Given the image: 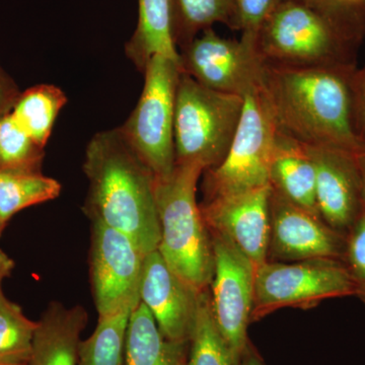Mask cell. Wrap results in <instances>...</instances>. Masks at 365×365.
I'll list each match as a JSON object with an SVG mask.
<instances>
[{
	"label": "cell",
	"mask_w": 365,
	"mask_h": 365,
	"mask_svg": "<svg viewBox=\"0 0 365 365\" xmlns=\"http://www.w3.org/2000/svg\"><path fill=\"white\" fill-rule=\"evenodd\" d=\"M38 322L24 314L16 302L0 295V364L28 365Z\"/></svg>",
	"instance_id": "obj_24"
},
{
	"label": "cell",
	"mask_w": 365,
	"mask_h": 365,
	"mask_svg": "<svg viewBox=\"0 0 365 365\" xmlns=\"http://www.w3.org/2000/svg\"><path fill=\"white\" fill-rule=\"evenodd\" d=\"M200 292L175 273L158 250L146 255L140 302L168 340L189 342Z\"/></svg>",
	"instance_id": "obj_15"
},
{
	"label": "cell",
	"mask_w": 365,
	"mask_h": 365,
	"mask_svg": "<svg viewBox=\"0 0 365 365\" xmlns=\"http://www.w3.org/2000/svg\"><path fill=\"white\" fill-rule=\"evenodd\" d=\"M66 103L63 91L52 85H40L19 96L11 113L33 140L44 148Z\"/></svg>",
	"instance_id": "obj_22"
},
{
	"label": "cell",
	"mask_w": 365,
	"mask_h": 365,
	"mask_svg": "<svg viewBox=\"0 0 365 365\" xmlns=\"http://www.w3.org/2000/svg\"><path fill=\"white\" fill-rule=\"evenodd\" d=\"M244 103L242 96L210 90L182 71L175 107L176 163L217 167L234 140Z\"/></svg>",
	"instance_id": "obj_5"
},
{
	"label": "cell",
	"mask_w": 365,
	"mask_h": 365,
	"mask_svg": "<svg viewBox=\"0 0 365 365\" xmlns=\"http://www.w3.org/2000/svg\"><path fill=\"white\" fill-rule=\"evenodd\" d=\"M145 256L123 232L91 222L88 264L98 319L132 311L140 302Z\"/></svg>",
	"instance_id": "obj_9"
},
{
	"label": "cell",
	"mask_w": 365,
	"mask_h": 365,
	"mask_svg": "<svg viewBox=\"0 0 365 365\" xmlns=\"http://www.w3.org/2000/svg\"><path fill=\"white\" fill-rule=\"evenodd\" d=\"M44 148L14 119L11 113L0 117V170H41Z\"/></svg>",
	"instance_id": "obj_26"
},
{
	"label": "cell",
	"mask_w": 365,
	"mask_h": 365,
	"mask_svg": "<svg viewBox=\"0 0 365 365\" xmlns=\"http://www.w3.org/2000/svg\"><path fill=\"white\" fill-rule=\"evenodd\" d=\"M170 7L178 51L215 24L239 31L234 0H170Z\"/></svg>",
	"instance_id": "obj_20"
},
{
	"label": "cell",
	"mask_w": 365,
	"mask_h": 365,
	"mask_svg": "<svg viewBox=\"0 0 365 365\" xmlns=\"http://www.w3.org/2000/svg\"><path fill=\"white\" fill-rule=\"evenodd\" d=\"M357 1H365V0H357Z\"/></svg>",
	"instance_id": "obj_36"
},
{
	"label": "cell",
	"mask_w": 365,
	"mask_h": 365,
	"mask_svg": "<svg viewBox=\"0 0 365 365\" xmlns=\"http://www.w3.org/2000/svg\"><path fill=\"white\" fill-rule=\"evenodd\" d=\"M269 184L290 202L319 216L316 202V170L311 153L304 144L278 130L269 169Z\"/></svg>",
	"instance_id": "obj_17"
},
{
	"label": "cell",
	"mask_w": 365,
	"mask_h": 365,
	"mask_svg": "<svg viewBox=\"0 0 365 365\" xmlns=\"http://www.w3.org/2000/svg\"><path fill=\"white\" fill-rule=\"evenodd\" d=\"M239 365H267L258 352L257 348L255 347L253 343L249 341L244 352L242 353L241 359H240Z\"/></svg>",
	"instance_id": "obj_31"
},
{
	"label": "cell",
	"mask_w": 365,
	"mask_h": 365,
	"mask_svg": "<svg viewBox=\"0 0 365 365\" xmlns=\"http://www.w3.org/2000/svg\"><path fill=\"white\" fill-rule=\"evenodd\" d=\"M239 362L216 325L209 288L203 290L199 294L190 335L187 365H239Z\"/></svg>",
	"instance_id": "obj_23"
},
{
	"label": "cell",
	"mask_w": 365,
	"mask_h": 365,
	"mask_svg": "<svg viewBox=\"0 0 365 365\" xmlns=\"http://www.w3.org/2000/svg\"><path fill=\"white\" fill-rule=\"evenodd\" d=\"M83 172L88 181L83 212L91 222L123 232L145 255L158 250L160 230L155 176L121 128L98 132L91 139Z\"/></svg>",
	"instance_id": "obj_2"
},
{
	"label": "cell",
	"mask_w": 365,
	"mask_h": 365,
	"mask_svg": "<svg viewBox=\"0 0 365 365\" xmlns=\"http://www.w3.org/2000/svg\"><path fill=\"white\" fill-rule=\"evenodd\" d=\"M0 365H4V364H0Z\"/></svg>",
	"instance_id": "obj_37"
},
{
	"label": "cell",
	"mask_w": 365,
	"mask_h": 365,
	"mask_svg": "<svg viewBox=\"0 0 365 365\" xmlns=\"http://www.w3.org/2000/svg\"><path fill=\"white\" fill-rule=\"evenodd\" d=\"M201 165L176 163L169 176L155 178L160 240L158 251L170 268L198 292L208 289L213 276V249L197 202Z\"/></svg>",
	"instance_id": "obj_4"
},
{
	"label": "cell",
	"mask_w": 365,
	"mask_h": 365,
	"mask_svg": "<svg viewBox=\"0 0 365 365\" xmlns=\"http://www.w3.org/2000/svg\"><path fill=\"white\" fill-rule=\"evenodd\" d=\"M353 109L355 130L365 144V61L362 66H357L353 76Z\"/></svg>",
	"instance_id": "obj_29"
},
{
	"label": "cell",
	"mask_w": 365,
	"mask_h": 365,
	"mask_svg": "<svg viewBox=\"0 0 365 365\" xmlns=\"http://www.w3.org/2000/svg\"><path fill=\"white\" fill-rule=\"evenodd\" d=\"M271 186L200 203L209 232L232 242L256 267L267 261Z\"/></svg>",
	"instance_id": "obj_13"
},
{
	"label": "cell",
	"mask_w": 365,
	"mask_h": 365,
	"mask_svg": "<svg viewBox=\"0 0 365 365\" xmlns=\"http://www.w3.org/2000/svg\"><path fill=\"white\" fill-rule=\"evenodd\" d=\"M307 148L316 170L319 217L346 235L364 209L357 155L332 148Z\"/></svg>",
	"instance_id": "obj_14"
},
{
	"label": "cell",
	"mask_w": 365,
	"mask_h": 365,
	"mask_svg": "<svg viewBox=\"0 0 365 365\" xmlns=\"http://www.w3.org/2000/svg\"><path fill=\"white\" fill-rule=\"evenodd\" d=\"M131 311L98 319V325L78 348V365H124L127 326Z\"/></svg>",
	"instance_id": "obj_25"
},
{
	"label": "cell",
	"mask_w": 365,
	"mask_h": 365,
	"mask_svg": "<svg viewBox=\"0 0 365 365\" xmlns=\"http://www.w3.org/2000/svg\"><path fill=\"white\" fill-rule=\"evenodd\" d=\"M137 28L126 44V55L139 71L155 55L180 62L170 24V0H138Z\"/></svg>",
	"instance_id": "obj_19"
},
{
	"label": "cell",
	"mask_w": 365,
	"mask_h": 365,
	"mask_svg": "<svg viewBox=\"0 0 365 365\" xmlns=\"http://www.w3.org/2000/svg\"><path fill=\"white\" fill-rule=\"evenodd\" d=\"M345 248V235L271 188L267 261H342Z\"/></svg>",
	"instance_id": "obj_12"
},
{
	"label": "cell",
	"mask_w": 365,
	"mask_h": 365,
	"mask_svg": "<svg viewBox=\"0 0 365 365\" xmlns=\"http://www.w3.org/2000/svg\"><path fill=\"white\" fill-rule=\"evenodd\" d=\"M241 120L227 157L206 170L204 200L268 186L276 129L259 86L244 96Z\"/></svg>",
	"instance_id": "obj_8"
},
{
	"label": "cell",
	"mask_w": 365,
	"mask_h": 365,
	"mask_svg": "<svg viewBox=\"0 0 365 365\" xmlns=\"http://www.w3.org/2000/svg\"><path fill=\"white\" fill-rule=\"evenodd\" d=\"M6 225L1 220H0V237H1L2 232H4V228H6Z\"/></svg>",
	"instance_id": "obj_35"
},
{
	"label": "cell",
	"mask_w": 365,
	"mask_h": 365,
	"mask_svg": "<svg viewBox=\"0 0 365 365\" xmlns=\"http://www.w3.org/2000/svg\"><path fill=\"white\" fill-rule=\"evenodd\" d=\"M357 163H359L360 177H361L362 184V198L365 207V150L356 155Z\"/></svg>",
	"instance_id": "obj_33"
},
{
	"label": "cell",
	"mask_w": 365,
	"mask_h": 365,
	"mask_svg": "<svg viewBox=\"0 0 365 365\" xmlns=\"http://www.w3.org/2000/svg\"><path fill=\"white\" fill-rule=\"evenodd\" d=\"M211 309L220 333L239 360L249 343L248 327L254 307L256 266L232 242L213 232Z\"/></svg>",
	"instance_id": "obj_10"
},
{
	"label": "cell",
	"mask_w": 365,
	"mask_h": 365,
	"mask_svg": "<svg viewBox=\"0 0 365 365\" xmlns=\"http://www.w3.org/2000/svg\"><path fill=\"white\" fill-rule=\"evenodd\" d=\"M61 185L41 170H0V220L6 225L23 209L54 200Z\"/></svg>",
	"instance_id": "obj_21"
},
{
	"label": "cell",
	"mask_w": 365,
	"mask_h": 365,
	"mask_svg": "<svg viewBox=\"0 0 365 365\" xmlns=\"http://www.w3.org/2000/svg\"><path fill=\"white\" fill-rule=\"evenodd\" d=\"M364 39L365 1L283 0L262 26L256 50L269 66H357Z\"/></svg>",
	"instance_id": "obj_3"
},
{
	"label": "cell",
	"mask_w": 365,
	"mask_h": 365,
	"mask_svg": "<svg viewBox=\"0 0 365 365\" xmlns=\"http://www.w3.org/2000/svg\"><path fill=\"white\" fill-rule=\"evenodd\" d=\"M304 1L322 4V6H332V4H340V2L345 1V0H304Z\"/></svg>",
	"instance_id": "obj_34"
},
{
	"label": "cell",
	"mask_w": 365,
	"mask_h": 365,
	"mask_svg": "<svg viewBox=\"0 0 365 365\" xmlns=\"http://www.w3.org/2000/svg\"><path fill=\"white\" fill-rule=\"evenodd\" d=\"M346 297H354V288L343 261H266L256 269L252 323L285 307L309 309Z\"/></svg>",
	"instance_id": "obj_7"
},
{
	"label": "cell",
	"mask_w": 365,
	"mask_h": 365,
	"mask_svg": "<svg viewBox=\"0 0 365 365\" xmlns=\"http://www.w3.org/2000/svg\"><path fill=\"white\" fill-rule=\"evenodd\" d=\"M180 66L210 90L244 97L260 85L263 62L254 46L203 31L179 51Z\"/></svg>",
	"instance_id": "obj_11"
},
{
	"label": "cell",
	"mask_w": 365,
	"mask_h": 365,
	"mask_svg": "<svg viewBox=\"0 0 365 365\" xmlns=\"http://www.w3.org/2000/svg\"><path fill=\"white\" fill-rule=\"evenodd\" d=\"M356 68L263 63L259 90L277 130L309 148L364 151L353 109Z\"/></svg>",
	"instance_id": "obj_1"
},
{
	"label": "cell",
	"mask_w": 365,
	"mask_h": 365,
	"mask_svg": "<svg viewBox=\"0 0 365 365\" xmlns=\"http://www.w3.org/2000/svg\"><path fill=\"white\" fill-rule=\"evenodd\" d=\"M14 269V261L11 257L0 249V295L2 292V283L11 275Z\"/></svg>",
	"instance_id": "obj_32"
},
{
	"label": "cell",
	"mask_w": 365,
	"mask_h": 365,
	"mask_svg": "<svg viewBox=\"0 0 365 365\" xmlns=\"http://www.w3.org/2000/svg\"><path fill=\"white\" fill-rule=\"evenodd\" d=\"M19 96L13 81L0 68V117L11 113Z\"/></svg>",
	"instance_id": "obj_30"
},
{
	"label": "cell",
	"mask_w": 365,
	"mask_h": 365,
	"mask_svg": "<svg viewBox=\"0 0 365 365\" xmlns=\"http://www.w3.org/2000/svg\"><path fill=\"white\" fill-rule=\"evenodd\" d=\"M343 263L351 278L354 297L365 307V207L346 235Z\"/></svg>",
	"instance_id": "obj_27"
},
{
	"label": "cell",
	"mask_w": 365,
	"mask_h": 365,
	"mask_svg": "<svg viewBox=\"0 0 365 365\" xmlns=\"http://www.w3.org/2000/svg\"><path fill=\"white\" fill-rule=\"evenodd\" d=\"M241 40L256 48L262 26L283 0H234Z\"/></svg>",
	"instance_id": "obj_28"
},
{
	"label": "cell",
	"mask_w": 365,
	"mask_h": 365,
	"mask_svg": "<svg viewBox=\"0 0 365 365\" xmlns=\"http://www.w3.org/2000/svg\"><path fill=\"white\" fill-rule=\"evenodd\" d=\"M86 324L85 307L51 302L38 322L28 365H78L81 336Z\"/></svg>",
	"instance_id": "obj_16"
},
{
	"label": "cell",
	"mask_w": 365,
	"mask_h": 365,
	"mask_svg": "<svg viewBox=\"0 0 365 365\" xmlns=\"http://www.w3.org/2000/svg\"><path fill=\"white\" fill-rule=\"evenodd\" d=\"M180 62L155 55L144 68V86L130 117L120 127L131 148L155 178L169 176L176 165L175 107Z\"/></svg>",
	"instance_id": "obj_6"
},
{
	"label": "cell",
	"mask_w": 365,
	"mask_h": 365,
	"mask_svg": "<svg viewBox=\"0 0 365 365\" xmlns=\"http://www.w3.org/2000/svg\"><path fill=\"white\" fill-rule=\"evenodd\" d=\"M188 343L168 340L143 302L131 311L127 326L124 365H187Z\"/></svg>",
	"instance_id": "obj_18"
}]
</instances>
